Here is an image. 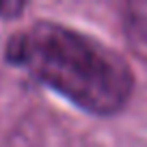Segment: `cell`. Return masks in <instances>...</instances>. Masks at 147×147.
I'll return each mask as SVG.
<instances>
[{
  "mask_svg": "<svg viewBox=\"0 0 147 147\" xmlns=\"http://www.w3.org/2000/svg\"><path fill=\"white\" fill-rule=\"evenodd\" d=\"M7 59L93 115H113L132 95V74L117 52L54 22L18 32L7 46Z\"/></svg>",
  "mask_w": 147,
  "mask_h": 147,
  "instance_id": "obj_1",
  "label": "cell"
},
{
  "mask_svg": "<svg viewBox=\"0 0 147 147\" xmlns=\"http://www.w3.org/2000/svg\"><path fill=\"white\" fill-rule=\"evenodd\" d=\"M24 11V2L18 0H0V18H15Z\"/></svg>",
  "mask_w": 147,
  "mask_h": 147,
  "instance_id": "obj_2",
  "label": "cell"
}]
</instances>
